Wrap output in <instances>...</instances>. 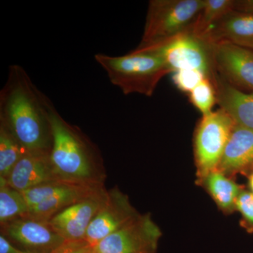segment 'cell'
Instances as JSON below:
<instances>
[{
  "label": "cell",
  "mask_w": 253,
  "mask_h": 253,
  "mask_svg": "<svg viewBox=\"0 0 253 253\" xmlns=\"http://www.w3.org/2000/svg\"><path fill=\"white\" fill-rule=\"evenodd\" d=\"M47 99L21 66H10L7 81L0 92V123L28 152L51 151Z\"/></svg>",
  "instance_id": "cell-1"
},
{
  "label": "cell",
  "mask_w": 253,
  "mask_h": 253,
  "mask_svg": "<svg viewBox=\"0 0 253 253\" xmlns=\"http://www.w3.org/2000/svg\"><path fill=\"white\" fill-rule=\"evenodd\" d=\"M46 107L52 137L50 158L56 177L73 184L100 185L93 146L63 119L49 98Z\"/></svg>",
  "instance_id": "cell-2"
},
{
  "label": "cell",
  "mask_w": 253,
  "mask_h": 253,
  "mask_svg": "<svg viewBox=\"0 0 253 253\" xmlns=\"http://www.w3.org/2000/svg\"><path fill=\"white\" fill-rule=\"evenodd\" d=\"M94 59L110 82L126 95L151 96L161 79L172 73L163 58L150 50L135 49L121 56L99 53L94 55Z\"/></svg>",
  "instance_id": "cell-3"
},
{
  "label": "cell",
  "mask_w": 253,
  "mask_h": 253,
  "mask_svg": "<svg viewBox=\"0 0 253 253\" xmlns=\"http://www.w3.org/2000/svg\"><path fill=\"white\" fill-rule=\"evenodd\" d=\"M204 0H151L137 49L161 44L189 31Z\"/></svg>",
  "instance_id": "cell-4"
},
{
  "label": "cell",
  "mask_w": 253,
  "mask_h": 253,
  "mask_svg": "<svg viewBox=\"0 0 253 253\" xmlns=\"http://www.w3.org/2000/svg\"><path fill=\"white\" fill-rule=\"evenodd\" d=\"M236 124L232 118L219 109L203 116L194 134L195 162L199 180L217 170Z\"/></svg>",
  "instance_id": "cell-5"
},
{
  "label": "cell",
  "mask_w": 253,
  "mask_h": 253,
  "mask_svg": "<svg viewBox=\"0 0 253 253\" xmlns=\"http://www.w3.org/2000/svg\"><path fill=\"white\" fill-rule=\"evenodd\" d=\"M101 189L100 185L56 181L23 191L21 193L29 206L26 217L49 221L63 210L81 202Z\"/></svg>",
  "instance_id": "cell-6"
},
{
  "label": "cell",
  "mask_w": 253,
  "mask_h": 253,
  "mask_svg": "<svg viewBox=\"0 0 253 253\" xmlns=\"http://www.w3.org/2000/svg\"><path fill=\"white\" fill-rule=\"evenodd\" d=\"M137 49L157 53L172 73L179 70H197L212 81L214 78L211 45L189 30L161 44Z\"/></svg>",
  "instance_id": "cell-7"
},
{
  "label": "cell",
  "mask_w": 253,
  "mask_h": 253,
  "mask_svg": "<svg viewBox=\"0 0 253 253\" xmlns=\"http://www.w3.org/2000/svg\"><path fill=\"white\" fill-rule=\"evenodd\" d=\"M161 236L149 215H139L93 249L98 253H156Z\"/></svg>",
  "instance_id": "cell-8"
},
{
  "label": "cell",
  "mask_w": 253,
  "mask_h": 253,
  "mask_svg": "<svg viewBox=\"0 0 253 253\" xmlns=\"http://www.w3.org/2000/svg\"><path fill=\"white\" fill-rule=\"evenodd\" d=\"M1 235L31 253H50L66 242L48 221L21 217L1 225Z\"/></svg>",
  "instance_id": "cell-9"
},
{
  "label": "cell",
  "mask_w": 253,
  "mask_h": 253,
  "mask_svg": "<svg viewBox=\"0 0 253 253\" xmlns=\"http://www.w3.org/2000/svg\"><path fill=\"white\" fill-rule=\"evenodd\" d=\"M210 45L214 73L236 89L253 92V50L231 44Z\"/></svg>",
  "instance_id": "cell-10"
},
{
  "label": "cell",
  "mask_w": 253,
  "mask_h": 253,
  "mask_svg": "<svg viewBox=\"0 0 253 253\" xmlns=\"http://www.w3.org/2000/svg\"><path fill=\"white\" fill-rule=\"evenodd\" d=\"M107 196L108 192L101 189L58 213L48 223L66 241H85L88 228L106 202Z\"/></svg>",
  "instance_id": "cell-11"
},
{
  "label": "cell",
  "mask_w": 253,
  "mask_h": 253,
  "mask_svg": "<svg viewBox=\"0 0 253 253\" xmlns=\"http://www.w3.org/2000/svg\"><path fill=\"white\" fill-rule=\"evenodd\" d=\"M138 216L127 196L118 189L111 190L88 228L85 241L90 247H94Z\"/></svg>",
  "instance_id": "cell-12"
},
{
  "label": "cell",
  "mask_w": 253,
  "mask_h": 253,
  "mask_svg": "<svg viewBox=\"0 0 253 253\" xmlns=\"http://www.w3.org/2000/svg\"><path fill=\"white\" fill-rule=\"evenodd\" d=\"M201 39L208 44H231L253 50V13L231 10Z\"/></svg>",
  "instance_id": "cell-13"
},
{
  "label": "cell",
  "mask_w": 253,
  "mask_h": 253,
  "mask_svg": "<svg viewBox=\"0 0 253 253\" xmlns=\"http://www.w3.org/2000/svg\"><path fill=\"white\" fill-rule=\"evenodd\" d=\"M6 181L13 189L23 192L59 180L53 169L50 153L27 151L16 163Z\"/></svg>",
  "instance_id": "cell-14"
},
{
  "label": "cell",
  "mask_w": 253,
  "mask_h": 253,
  "mask_svg": "<svg viewBox=\"0 0 253 253\" xmlns=\"http://www.w3.org/2000/svg\"><path fill=\"white\" fill-rule=\"evenodd\" d=\"M217 170L229 177L253 172V129L236 126L218 166Z\"/></svg>",
  "instance_id": "cell-15"
},
{
  "label": "cell",
  "mask_w": 253,
  "mask_h": 253,
  "mask_svg": "<svg viewBox=\"0 0 253 253\" xmlns=\"http://www.w3.org/2000/svg\"><path fill=\"white\" fill-rule=\"evenodd\" d=\"M212 83L219 109L224 110L236 126L253 129V92L246 93L236 89L215 73Z\"/></svg>",
  "instance_id": "cell-16"
},
{
  "label": "cell",
  "mask_w": 253,
  "mask_h": 253,
  "mask_svg": "<svg viewBox=\"0 0 253 253\" xmlns=\"http://www.w3.org/2000/svg\"><path fill=\"white\" fill-rule=\"evenodd\" d=\"M199 181L223 212L230 213L236 211V201L244 189L242 186L217 169L209 173Z\"/></svg>",
  "instance_id": "cell-17"
},
{
  "label": "cell",
  "mask_w": 253,
  "mask_h": 253,
  "mask_svg": "<svg viewBox=\"0 0 253 253\" xmlns=\"http://www.w3.org/2000/svg\"><path fill=\"white\" fill-rule=\"evenodd\" d=\"M235 0H204V4L189 28L195 36L202 38L213 25L234 9Z\"/></svg>",
  "instance_id": "cell-18"
},
{
  "label": "cell",
  "mask_w": 253,
  "mask_h": 253,
  "mask_svg": "<svg viewBox=\"0 0 253 253\" xmlns=\"http://www.w3.org/2000/svg\"><path fill=\"white\" fill-rule=\"evenodd\" d=\"M29 206L21 191L13 189L0 177V222L1 225L27 216Z\"/></svg>",
  "instance_id": "cell-19"
},
{
  "label": "cell",
  "mask_w": 253,
  "mask_h": 253,
  "mask_svg": "<svg viewBox=\"0 0 253 253\" xmlns=\"http://www.w3.org/2000/svg\"><path fill=\"white\" fill-rule=\"evenodd\" d=\"M26 152L9 129L0 123V177L7 179Z\"/></svg>",
  "instance_id": "cell-20"
},
{
  "label": "cell",
  "mask_w": 253,
  "mask_h": 253,
  "mask_svg": "<svg viewBox=\"0 0 253 253\" xmlns=\"http://www.w3.org/2000/svg\"><path fill=\"white\" fill-rule=\"evenodd\" d=\"M190 103L199 110L202 116L212 112L217 104V94L212 81L206 78L189 94Z\"/></svg>",
  "instance_id": "cell-21"
},
{
  "label": "cell",
  "mask_w": 253,
  "mask_h": 253,
  "mask_svg": "<svg viewBox=\"0 0 253 253\" xmlns=\"http://www.w3.org/2000/svg\"><path fill=\"white\" fill-rule=\"evenodd\" d=\"M206 78L197 70H179L172 73V81L179 90L189 94Z\"/></svg>",
  "instance_id": "cell-22"
},
{
  "label": "cell",
  "mask_w": 253,
  "mask_h": 253,
  "mask_svg": "<svg viewBox=\"0 0 253 253\" xmlns=\"http://www.w3.org/2000/svg\"><path fill=\"white\" fill-rule=\"evenodd\" d=\"M236 211L241 215L240 224L249 234H253V194L243 190L236 204Z\"/></svg>",
  "instance_id": "cell-23"
},
{
  "label": "cell",
  "mask_w": 253,
  "mask_h": 253,
  "mask_svg": "<svg viewBox=\"0 0 253 253\" xmlns=\"http://www.w3.org/2000/svg\"><path fill=\"white\" fill-rule=\"evenodd\" d=\"M90 248L85 241H66L50 253H86Z\"/></svg>",
  "instance_id": "cell-24"
},
{
  "label": "cell",
  "mask_w": 253,
  "mask_h": 253,
  "mask_svg": "<svg viewBox=\"0 0 253 253\" xmlns=\"http://www.w3.org/2000/svg\"><path fill=\"white\" fill-rule=\"evenodd\" d=\"M0 253H31L16 247L4 236H0Z\"/></svg>",
  "instance_id": "cell-25"
},
{
  "label": "cell",
  "mask_w": 253,
  "mask_h": 253,
  "mask_svg": "<svg viewBox=\"0 0 253 253\" xmlns=\"http://www.w3.org/2000/svg\"><path fill=\"white\" fill-rule=\"evenodd\" d=\"M234 9L244 12L253 13V0H238L234 3Z\"/></svg>",
  "instance_id": "cell-26"
},
{
  "label": "cell",
  "mask_w": 253,
  "mask_h": 253,
  "mask_svg": "<svg viewBox=\"0 0 253 253\" xmlns=\"http://www.w3.org/2000/svg\"><path fill=\"white\" fill-rule=\"evenodd\" d=\"M249 187L253 194V172L249 176Z\"/></svg>",
  "instance_id": "cell-27"
},
{
  "label": "cell",
  "mask_w": 253,
  "mask_h": 253,
  "mask_svg": "<svg viewBox=\"0 0 253 253\" xmlns=\"http://www.w3.org/2000/svg\"><path fill=\"white\" fill-rule=\"evenodd\" d=\"M86 253H98L96 252V251H95V250L94 249H93V248L91 247L90 249H89V251H88V252Z\"/></svg>",
  "instance_id": "cell-28"
}]
</instances>
